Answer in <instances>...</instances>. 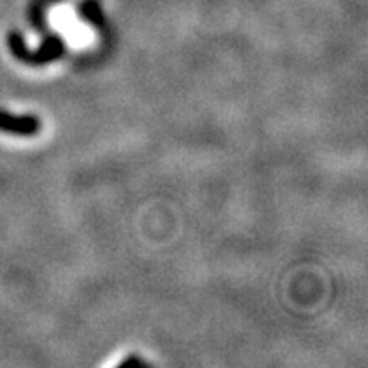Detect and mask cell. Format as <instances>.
<instances>
[{
  "mask_svg": "<svg viewBox=\"0 0 368 368\" xmlns=\"http://www.w3.org/2000/svg\"><path fill=\"white\" fill-rule=\"evenodd\" d=\"M9 47L12 50L14 57H17L19 60L27 62V63H47L53 58H57L62 53V43L60 40H55L50 38L48 41H45L43 47L36 51V53H29L26 50V45H24L23 36L19 33H10L9 34Z\"/></svg>",
  "mask_w": 368,
  "mask_h": 368,
  "instance_id": "1",
  "label": "cell"
},
{
  "mask_svg": "<svg viewBox=\"0 0 368 368\" xmlns=\"http://www.w3.org/2000/svg\"><path fill=\"white\" fill-rule=\"evenodd\" d=\"M40 120L31 114H10L0 110V132L14 133V135L31 136L40 132Z\"/></svg>",
  "mask_w": 368,
  "mask_h": 368,
  "instance_id": "2",
  "label": "cell"
},
{
  "mask_svg": "<svg viewBox=\"0 0 368 368\" xmlns=\"http://www.w3.org/2000/svg\"><path fill=\"white\" fill-rule=\"evenodd\" d=\"M132 363H136V365H147L145 360H140L138 356H132V358H126L123 360L120 365H132Z\"/></svg>",
  "mask_w": 368,
  "mask_h": 368,
  "instance_id": "3",
  "label": "cell"
}]
</instances>
